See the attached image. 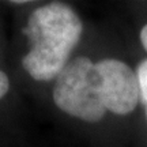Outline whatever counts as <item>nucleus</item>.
Segmentation results:
<instances>
[{
    "label": "nucleus",
    "instance_id": "nucleus-1",
    "mask_svg": "<svg viewBox=\"0 0 147 147\" xmlns=\"http://www.w3.org/2000/svg\"><path fill=\"white\" fill-rule=\"evenodd\" d=\"M83 25L76 12L63 3H49L33 11L23 34L30 51L22 57V65L34 80L56 79L78 45Z\"/></svg>",
    "mask_w": 147,
    "mask_h": 147
},
{
    "label": "nucleus",
    "instance_id": "nucleus-2",
    "mask_svg": "<svg viewBox=\"0 0 147 147\" xmlns=\"http://www.w3.org/2000/svg\"><path fill=\"white\" fill-rule=\"evenodd\" d=\"M53 101L72 117L100 121L106 110L101 101V78L95 63L82 56L69 60L56 78Z\"/></svg>",
    "mask_w": 147,
    "mask_h": 147
},
{
    "label": "nucleus",
    "instance_id": "nucleus-3",
    "mask_svg": "<svg viewBox=\"0 0 147 147\" xmlns=\"http://www.w3.org/2000/svg\"><path fill=\"white\" fill-rule=\"evenodd\" d=\"M95 65L101 78V101L105 110L120 116L131 113L140 100L136 71L116 59H104Z\"/></svg>",
    "mask_w": 147,
    "mask_h": 147
},
{
    "label": "nucleus",
    "instance_id": "nucleus-4",
    "mask_svg": "<svg viewBox=\"0 0 147 147\" xmlns=\"http://www.w3.org/2000/svg\"><path fill=\"white\" fill-rule=\"evenodd\" d=\"M136 75L139 79V86H140V101L144 106L147 116V60H143L142 63L138 64Z\"/></svg>",
    "mask_w": 147,
    "mask_h": 147
},
{
    "label": "nucleus",
    "instance_id": "nucleus-5",
    "mask_svg": "<svg viewBox=\"0 0 147 147\" xmlns=\"http://www.w3.org/2000/svg\"><path fill=\"white\" fill-rule=\"evenodd\" d=\"M8 89H10V80H8V76H7L3 71H0V100L7 94Z\"/></svg>",
    "mask_w": 147,
    "mask_h": 147
},
{
    "label": "nucleus",
    "instance_id": "nucleus-6",
    "mask_svg": "<svg viewBox=\"0 0 147 147\" xmlns=\"http://www.w3.org/2000/svg\"><path fill=\"white\" fill-rule=\"evenodd\" d=\"M140 42H142V45L144 47V49L147 51V25L142 29V32H140Z\"/></svg>",
    "mask_w": 147,
    "mask_h": 147
}]
</instances>
